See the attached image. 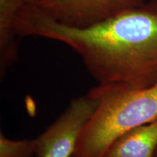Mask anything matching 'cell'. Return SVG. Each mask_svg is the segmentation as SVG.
Masks as SVG:
<instances>
[{"label": "cell", "mask_w": 157, "mask_h": 157, "mask_svg": "<svg viewBox=\"0 0 157 157\" xmlns=\"http://www.w3.org/2000/svg\"><path fill=\"white\" fill-rule=\"evenodd\" d=\"M17 36L57 41L75 51L103 87L141 90L157 84V0L89 26H69L23 6Z\"/></svg>", "instance_id": "obj_1"}, {"label": "cell", "mask_w": 157, "mask_h": 157, "mask_svg": "<svg viewBox=\"0 0 157 157\" xmlns=\"http://www.w3.org/2000/svg\"><path fill=\"white\" fill-rule=\"evenodd\" d=\"M92 90L99 104L71 157H104L121 135L157 119V84L141 90L99 85Z\"/></svg>", "instance_id": "obj_2"}, {"label": "cell", "mask_w": 157, "mask_h": 157, "mask_svg": "<svg viewBox=\"0 0 157 157\" xmlns=\"http://www.w3.org/2000/svg\"><path fill=\"white\" fill-rule=\"evenodd\" d=\"M99 102L92 88L85 95L71 100L58 119L34 139L36 157H71Z\"/></svg>", "instance_id": "obj_3"}, {"label": "cell", "mask_w": 157, "mask_h": 157, "mask_svg": "<svg viewBox=\"0 0 157 157\" xmlns=\"http://www.w3.org/2000/svg\"><path fill=\"white\" fill-rule=\"evenodd\" d=\"M149 0H25L23 6L62 24L82 28L140 6Z\"/></svg>", "instance_id": "obj_4"}, {"label": "cell", "mask_w": 157, "mask_h": 157, "mask_svg": "<svg viewBox=\"0 0 157 157\" xmlns=\"http://www.w3.org/2000/svg\"><path fill=\"white\" fill-rule=\"evenodd\" d=\"M157 148V119L119 137L104 157H154Z\"/></svg>", "instance_id": "obj_5"}, {"label": "cell", "mask_w": 157, "mask_h": 157, "mask_svg": "<svg viewBox=\"0 0 157 157\" xmlns=\"http://www.w3.org/2000/svg\"><path fill=\"white\" fill-rule=\"evenodd\" d=\"M25 0H0V76L6 72L17 58L15 21Z\"/></svg>", "instance_id": "obj_6"}, {"label": "cell", "mask_w": 157, "mask_h": 157, "mask_svg": "<svg viewBox=\"0 0 157 157\" xmlns=\"http://www.w3.org/2000/svg\"><path fill=\"white\" fill-rule=\"evenodd\" d=\"M0 157H36L34 139L11 140L1 131Z\"/></svg>", "instance_id": "obj_7"}, {"label": "cell", "mask_w": 157, "mask_h": 157, "mask_svg": "<svg viewBox=\"0 0 157 157\" xmlns=\"http://www.w3.org/2000/svg\"><path fill=\"white\" fill-rule=\"evenodd\" d=\"M154 157H157V148H156V151H155Z\"/></svg>", "instance_id": "obj_8"}]
</instances>
